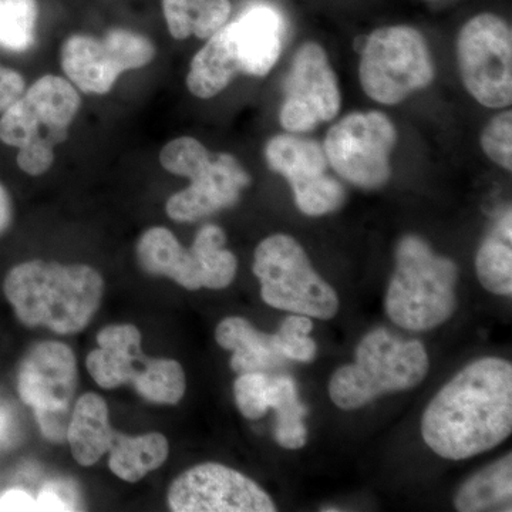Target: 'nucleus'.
Returning <instances> with one entry per match:
<instances>
[{
  "instance_id": "obj_1",
  "label": "nucleus",
  "mask_w": 512,
  "mask_h": 512,
  "mask_svg": "<svg viewBox=\"0 0 512 512\" xmlns=\"http://www.w3.org/2000/svg\"><path fill=\"white\" fill-rule=\"evenodd\" d=\"M512 431V366L483 357L464 367L434 396L421 434L447 460H466L500 446Z\"/></svg>"
},
{
  "instance_id": "obj_2",
  "label": "nucleus",
  "mask_w": 512,
  "mask_h": 512,
  "mask_svg": "<svg viewBox=\"0 0 512 512\" xmlns=\"http://www.w3.org/2000/svg\"><path fill=\"white\" fill-rule=\"evenodd\" d=\"M3 291L23 325L73 335L99 311L104 281L89 265L29 261L10 269Z\"/></svg>"
},
{
  "instance_id": "obj_3",
  "label": "nucleus",
  "mask_w": 512,
  "mask_h": 512,
  "mask_svg": "<svg viewBox=\"0 0 512 512\" xmlns=\"http://www.w3.org/2000/svg\"><path fill=\"white\" fill-rule=\"evenodd\" d=\"M285 22L268 5H254L225 23L192 59L187 87L192 96L208 100L218 96L235 77H264L282 53Z\"/></svg>"
},
{
  "instance_id": "obj_4",
  "label": "nucleus",
  "mask_w": 512,
  "mask_h": 512,
  "mask_svg": "<svg viewBox=\"0 0 512 512\" xmlns=\"http://www.w3.org/2000/svg\"><path fill=\"white\" fill-rule=\"evenodd\" d=\"M458 268L434 254L423 238L407 235L396 249V269L386 293L387 315L400 328L424 332L443 325L457 306Z\"/></svg>"
},
{
  "instance_id": "obj_5",
  "label": "nucleus",
  "mask_w": 512,
  "mask_h": 512,
  "mask_svg": "<svg viewBox=\"0 0 512 512\" xmlns=\"http://www.w3.org/2000/svg\"><path fill=\"white\" fill-rule=\"evenodd\" d=\"M429 366V355L419 340H403L387 329H375L357 346L356 362L333 373L329 396L339 409H360L383 394L419 386Z\"/></svg>"
},
{
  "instance_id": "obj_6",
  "label": "nucleus",
  "mask_w": 512,
  "mask_h": 512,
  "mask_svg": "<svg viewBox=\"0 0 512 512\" xmlns=\"http://www.w3.org/2000/svg\"><path fill=\"white\" fill-rule=\"evenodd\" d=\"M164 170L191 181L190 187L175 192L165 205L168 217L177 222H194L237 204L251 184L248 171L232 154H212L194 137H178L160 153Z\"/></svg>"
},
{
  "instance_id": "obj_7",
  "label": "nucleus",
  "mask_w": 512,
  "mask_h": 512,
  "mask_svg": "<svg viewBox=\"0 0 512 512\" xmlns=\"http://www.w3.org/2000/svg\"><path fill=\"white\" fill-rule=\"evenodd\" d=\"M99 348L87 356L86 367L101 389L131 383L151 403L177 404L185 393V373L171 359H150L141 352V333L134 325H110L97 335Z\"/></svg>"
},
{
  "instance_id": "obj_8",
  "label": "nucleus",
  "mask_w": 512,
  "mask_h": 512,
  "mask_svg": "<svg viewBox=\"0 0 512 512\" xmlns=\"http://www.w3.org/2000/svg\"><path fill=\"white\" fill-rule=\"evenodd\" d=\"M254 274L266 305L281 311L329 320L339 311L338 293L316 274L295 238L271 235L255 249Z\"/></svg>"
},
{
  "instance_id": "obj_9",
  "label": "nucleus",
  "mask_w": 512,
  "mask_h": 512,
  "mask_svg": "<svg viewBox=\"0 0 512 512\" xmlns=\"http://www.w3.org/2000/svg\"><path fill=\"white\" fill-rule=\"evenodd\" d=\"M227 235L218 225H204L190 248H184L170 229L154 227L141 235L137 258L151 275L167 276L190 291L224 289L237 275V256L225 248Z\"/></svg>"
},
{
  "instance_id": "obj_10",
  "label": "nucleus",
  "mask_w": 512,
  "mask_h": 512,
  "mask_svg": "<svg viewBox=\"0 0 512 512\" xmlns=\"http://www.w3.org/2000/svg\"><path fill=\"white\" fill-rule=\"evenodd\" d=\"M359 76L370 99L387 106L399 104L433 82L429 46L410 26L377 29L367 37Z\"/></svg>"
},
{
  "instance_id": "obj_11",
  "label": "nucleus",
  "mask_w": 512,
  "mask_h": 512,
  "mask_svg": "<svg viewBox=\"0 0 512 512\" xmlns=\"http://www.w3.org/2000/svg\"><path fill=\"white\" fill-rule=\"evenodd\" d=\"M77 380L76 356L64 343H37L20 363V399L32 407L40 430L49 440L66 439Z\"/></svg>"
},
{
  "instance_id": "obj_12",
  "label": "nucleus",
  "mask_w": 512,
  "mask_h": 512,
  "mask_svg": "<svg viewBox=\"0 0 512 512\" xmlns=\"http://www.w3.org/2000/svg\"><path fill=\"white\" fill-rule=\"evenodd\" d=\"M458 67L468 93L488 107L501 109L512 101V32L493 13H481L461 29Z\"/></svg>"
},
{
  "instance_id": "obj_13",
  "label": "nucleus",
  "mask_w": 512,
  "mask_h": 512,
  "mask_svg": "<svg viewBox=\"0 0 512 512\" xmlns=\"http://www.w3.org/2000/svg\"><path fill=\"white\" fill-rule=\"evenodd\" d=\"M157 49L147 36L110 29L103 37L72 35L63 43L60 62L67 80L80 92L107 94L121 74L153 62Z\"/></svg>"
},
{
  "instance_id": "obj_14",
  "label": "nucleus",
  "mask_w": 512,
  "mask_h": 512,
  "mask_svg": "<svg viewBox=\"0 0 512 512\" xmlns=\"http://www.w3.org/2000/svg\"><path fill=\"white\" fill-rule=\"evenodd\" d=\"M396 140V128L386 114L352 113L330 128L323 150L340 177L356 187L376 190L392 175L390 157Z\"/></svg>"
},
{
  "instance_id": "obj_15",
  "label": "nucleus",
  "mask_w": 512,
  "mask_h": 512,
  "mask_svg": "<svg viewBox=\"0 0 512 512\" xmlns=\"http://www.w3.org/2000/svg\"><path fill=\"white\" fill-rule=\"evenodd\" d=\"M80 107L79 90L69 80L47 74L3 111L0 141L16 148L37 140L59 146L69 137V128Z\"/></svg>"
},
{
  "instance_id": "obj_16",
  "label": "nucleus",
  "mask_w": 512,
  "mask_h": 512,
  "mask_svg": "<svg viewBox=\"0 0 512 512\" xmlns=\"http://www.w3.org/2000/svg\"><path fill=\"white\" fill-rule=\"evenodd\" d=\"M265 158L272 171L289 181L303 214L320 217L345 204V188L330 177L328 157L316 141L279 134L266 144Z\"/></svg>"
},
{
  "instance_id": "obj_17",
  "label": "nucleus",
  "mask_w": 512,
  "mask_h": 512,
  "mask_svg": "<svg viewBox=\"0 0 512 512\" xmlns=\"http://www.w3.org/2000/svg\"><path fill=\"white\" fill-rule=\"evenodd\" d=\"M168 505L175 512H274L276 505L255 481L218 463L184 471L171 484Z\"/></svg>"
},
{
  "instance_id": "obj_18",
  "label": "nucleus",
  "mask_w": 512,
  "mask_h": 512,
  "mask_svg": "<svg viewBox=\"0 0 512 512\" xmlns=\"http://www.w3.org/2000/svg\"><path fill=\"white\" fill-rule=\"evenodd\" d=\"M338 79L325 50L318 43L299 47L285 82V101L279 120L289 133L311 131L338 116Z\"/></svg>"
},
{
  "instance_id": "obj_19",
  "label": "nucleus",
  "mask_w": 512,
  "mask_h": 512,
  "mask_svg": "<svg viewBox=\"0 0 512 512\" xmlns=\"http://www.w3.org/2000/svg\"><path fill=\"white\" fill-rule=\"evenodd\" d=\"M221 348L231 350V367L238 375L262 372L285 365L286 359L275 345L274 335L259 332L248 320L231 316L215 330Z\"/></svg>"
},
{
  "instance_id": "obj_20",
  "label": "nucleus",
  "mask_w": 512,
  "mask_h": 512,
  "mask_svg": "<svg viewBox=\"0 0 512 512\" xmlns=\"http://www.w3.org/2000/svg\"><path fill=\"white\" fill-rule=\"evenodd\" d=\"M113 434L106 400L96 393L83 394L74 404L66 433L74 460L93 466L109 451Z\"/></svg>"
},
{
  "instance_id": "obj_21",
  "label": "nucleus",
  "mask_w": 512,
  "mask_h": 512,
  "mask_svg": "<svg viewBox=\"0 0 512 512\" xmlns=\"http://www.w3.org/2000/svg\"><path fill=\"white\" fill-rule=\"evenodd\" d=\"M109 453V467L113 474L127 483H137L163 466L170 446L160 433L127 436L114 430Z\"/></svg>"
},
{
  "instance_id": "obj_22",
  "label": "nucleus",
  "mask_w": 512,
  "mask_h": 512,
  "mask_svg": "<svg viewBox=\"0 0 512 512\" xmlns=\"http://www.w3.org/2000/svg\"><path fill=\"white\" fill-rule=\"evenodd\" d=\"M168 32L177 40H207L228 22L231 0H163Z\"/></svg>"
},
{
  "instance_id": "obj_23",
  "label": "nucleus",
  "mask_w": 512,
  "mask_h": 512,
  "mask_svg": "<svg viewBox=\"0 0 512 512\" xmlns=\"http://www.w3.org/2000/svg\"><path fill=\"white\" fill-rule=\"evenodd\" d=\"M511 227V210H508L477 252L476 269L480 284L495 295L512 293Z\"/></svg>"
},
{
  "instance_id": "obj_24",
  "label": "nucleus",
  "mask_w": 512,
  "mask_h": 512,
  "mask_svg": "<svg viewBox=\"0 0 512 512\" xmlns=\"http://www.w3.org/2000/svg\"><path fill=\"white\" fill-rule=\"evenodd\" d=\"M512 454L491 464L466 481L454 500L457 511L478 512L495 510L498 505L511 503Z\"/></svg>"
},
{
  "instance_id": "obj_25",
  "label": "nucleus",
  "mask_w": 512,
  "mask_h": 512,
  "mask_svg": "<svg viewBox=\"0 0 512 512\" xmlns=\"http://www.w3.org/2000/svg\"><path fill=\"white\" fill-rule=\"evenodd\" d=\"M268 404L276 412V443L286 450L305 446L308 431L303 419L308 416V407L299 400L295 380L288 376L271 377Z\"/></svg>"
},
{
  "instance_id": "obj_26",
  "label": "nucleus",
  "mask_w": 512,
  "mask_h": 512,
  "mask_svg": "<svg viewBox=\"0 0 512 512\" xmlns=\"http://www.w3.org/2000/svg\"><path fill=\"white\" fill-rule=\"evenodd\" d=\"M39 5L36 0H0V46L28 52L36 43Z\"/></svg>"
},
{
  "instance_id": "obj_27",
  "label": "nucleus",
  "mask_w": 512,
  "mask_h": 512,
  "mask_svg": "<svg viewBox=\"0 0 512 512\" xmlns=\"http://www.w3.org/2000/svg\"><path fill=\"white\" fill-rule=\"evenodd\" d=\"M312 329L313 323L309 316L298 313L288 316L274 335L276 348L286 360L312 362L316 356L315 340L309 336Z\"/></svg>"
},
{
  "instance_id": "obj_28",
  "label": "nucleus",
  "mask_w": 512,
  "mask_h": 512,
  "mask_svg": "<svg viewBox=\"0 0 512 512\" xmlns=\"http://www.w3.org/2000/svg\"><path fill=\"white\" fill-rule=\"evenodd\" d=\"M271 376L262 372L242 373L234 383V397L239 412L249 420L262 419L269 410Z\"/></svg>"
},
{
  "instance_id": "obj_29",
  "label": "nucleus",
  "mask_w": 512,
  "mask_h": 512,
  "mask_svg": "<svg viewBox=\"0 0 512 512\" xmlns=\"http://www.w3.org/2000/svg\"><path fill=\"white\" fill-rule=\"evenodd\" d=\"M481 147L493 163L512 170V113L503 111L494 117L481 134Z\"/></svg>"
},
{
  "instance_id": "obj_30",
  "label": "nucleus",
  "mask_w": 512,
  "mask_h": 512,
  "mask_svg": "<svg viewBox=\"0 0 512 512\" xmlns=\"http://www.w3.org/2000/svg\"><path fill=\"white\" fill-rule=\"evenodd\" d=\"M37 511H76L79 495L70 481H52L36 497Z\"/></svg>"
},
{
  "instance_id": "obj_31",
  "label": "nucleus",
  "mask_w": 512,
  "mask_h": 512,
  "mask_svg": "<svg viewBox=\"0 0 512 512\" xmlns=\"http://www.w3.org/2000/svg\"><path fill=\"white\" fill-rule=\"evenodd\" d=\"M16 161L23 173L39 177L46 174L55 163V146L46 140L33 141L19 148Z\"/></svg>"
},
{
  "instance_id": "obj_32",
  "label": "nucleus",
  "mask_w": 512,
  "mask_h": 512,
  "mask_svg": "<svg viewBox=\"0 0 512 512\" xmlns=\"http://www.w3.org/2000/svg\"><path fill=\"white\" fill-rule=\"evenodd\" d=\"M25 90L26 83L22 74L0 64V113L9 109Z\"/></svg>"
},
{
  "instance_id": "obj_33",
  "label": "nucleus",
  "mask_w": 512,
  "mask_h": 512,
  "mask_svg": "<svg viewBox=\"0 0 512 512\" xmlns=\"http://www.w3.org/2000/svg\"><path fill=\"white\" fill-rule=\"evenodd\" d=\"M0 511H37L36 498L28 491L13 488L0 494Z\"/></svg>"
},
{
  "instance_id": "obj_34",
  "label": "nucleus",
  "mask_w": 512,
  "mask_h": 512,
  "mask_svg": "<svg viewBox=\"0 0 512 512\" xmlns=\"http://www.w3.org/2000/svg\"><path fill=\"white\" fill-rule=\"evenodd\" d=\"M15 417L8 407L0 404V448L10 446L15 439Z\"/></svg>"
},
{
  "instance_id": "obj_35",
  "label": "nucleus",
  "mask_w": 512,
  "mask_h": 512,
  "mask_svg": "<svg viewBox=\"0 0 512 512\" xmlns=\"http://www.w3.org/2000/svg\"><path fill=\"white\" fill-rule=\"evenodd\" d=\"M13 218V205L9 192L0 184V234L9 228Z\"/></svg>"
}]
</instances>
